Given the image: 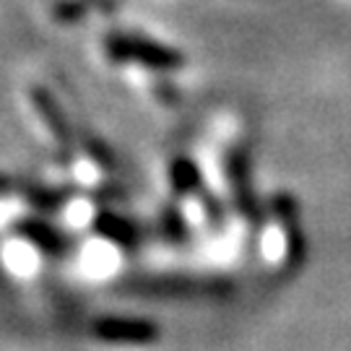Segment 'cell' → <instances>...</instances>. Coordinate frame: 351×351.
Wrapping results in <instances>:
<instances>
[{"mask_svg":"<svg viewBox=\"0 0 351 351\" xmlns=\"http://www.w3.org/2000/svg\"><path fill=\"white\" fill-rule=\"evenodd\" d=\"M99 339L117 341V343H149V341H154V328L146 323L104 320L99 326Z\"/></svg>","mask_w":351,"mask_h":351,"instance_id":"1","label":"cell"}]
</instances>
